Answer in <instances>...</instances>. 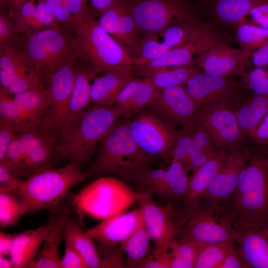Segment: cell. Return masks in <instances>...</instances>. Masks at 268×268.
<instances>
[{"label":"cell","instance_id":"6da1fadb","mask_svg":"<svg viewBox=\"0 0 268 268\" xmlns=\"http://www.w3.org/2000/svg\"><path fill=\"white\" fill-rule=\"evenodd\" d=\"M218 204L234 226L268 227V145L250 150L234 193Z\"/></svg>","mask_w":268,"mask_h":268},{"label":"cell","instance_id":"7a4b0ae2","mask_svg":"<svg viewBox=\"0 0 268 268\" xmlns=\"http://www.w3.org/2000/svg\"><path fill=\"white\" fill-rule=\"evenodd\" d=\"M120 118L121 114L114 105L93 104L88 106L67 132L58 139L56 149L59 158L67 159L80 168L89 164L97 144Z\"/></svg>","mask_w":268,"mask_h":268},{"label":"cell","instance_id":"3957f363","mask_svg":"<svg viewBox=\"0 0 268 268\" xmlns=\"http://www.w3.org/2000/svg\"><path fill=\"white\" fill-rule=\"evenodd\" d=\"M119 119L100 142L94 158L84 172L86 179L113 176L128 180L151 159L136 143L128 118Z\"/></svg>","mask_w":268,"mask_h":268},{"label":"cell","instance_id":"277c9868","mask_svg":"<svg viewBox=\"0 0 268 268\" xmlns=\"http://www.w3.org/2000/svg\"><path fill=\"white\" fill-rule=\"evenodd\" d=\"M70 30L73 32L71 40L74 57L87 63L96 74L112 69L132 70L129 51L88 14L75 20Z\"/></svg>","mask_w":268,"mask_h":268},{"label":"cell","instance_id":"5b68a950","mask_svg":"<svg viewBox=\"0 0 268 268\" xmlns=\"http://www.w3.org/2000/svg\"><path fill=\"white\" fill-rule=\"evenodd\" d=\"M81 169L69 163L59 168L44 170L23 180L15 192L21 201L22 215L44 209L52 212L57 211L68 191L87 179Z\"/></svg>","mask_w":268,"mask_h":268},{"label":"cell","instance_id":"8992f818","mask_svg":"<svg viewBox=\"0 0 268 268\" xmlns=\"http://www.w3.org/2000/svg\"><path fill=\"white\" fill-rule=\"evenodd\" d=\"M21 49L46 88L54 74L74 59L71 37L59 26L26 35Z\"/></svg>","mask_w":268,"mask_h":268},{"label":"cell","instance_id":"52a82bcc","mask_svg":"<svg viewBox=\"0 0 268 268\" xmlns=\"http://www.w3.org/2000/svg\"><path fill=\"white\" fill-rule=\"evenodd\" d=\"M128 119L132 134L141 150L150 158L161 157L168 160L178 133L176 125L148 105Z\"/></svg>","mask_w":268,"mask_h":268},{"label":"cell","instance_id":"ba28073f","mask_svg":"<svg viewBox=\"0 0 268 268\" xmlns=\"http://www.w3.org/2000/svg\"><path fill=\"white\" fill-rule=\"evenodd\" d=\"M97 179L85 188L83 205L86 211L99 219L124 212L144 193L134 191L124 180L115 176Z\"/></svg>","mask_w":268,"mask_h":268},{"label":"cell","instance_id":"9c48e42d","mask_svg":"<svg viewBox=\"0 0 268 268\" xmlns=\"http://www.w3.org/2000/svg\"><path fill=\"white\" fill-rule=\"evenodd\" d=\"M139 33H159L175 24L197 18L185 0H127Z\"/></svg>","mask_w":268,"mask_h":268},{"label":"cell","instance_id":"30bf717a","mask_svg":"<svg viewBox=\"0 0 268 268\" xmlns=\"http://www.w3.org/2000/svg\"><path fill=\"white\" fill-rule=\"evenodd\" d=\"M236 232L231 219L218 205L193 211L179 229L176 239L201 243L235 242Z\"/></svg>","mask_w":268,"mask_h":268},{"label":"cell","instance_id":"8fae6325","mask_svg":"<svg viewBox=\"0 0 268 268\" xmlns=\"http://www.w3.org/2000/svg\"><path fill=\"white\" fill-rule=\"evenodd\" d=\"M74 59L54 74L46 93L48 106L39 129L56 142L66 116L78 70Z\"/></svg>","mask_w":268,"mask_h":268},{"label":"cell","instance_id":"7c38bea8","mask_svg":"<svg viewBox=\"0 0 268 268\" xmlns=\"http://www.w3.org/2000/svg\"><path fill=\"white\" fill-rule=\"evenodd\" d=\"M230 103L219 102L204 105L198 111V120L219 150L240 145L245 135Z\"/></svg>","mask_w":268,"mask_h":268},{"label":"cell","instance_id":"4fadbf2b","mask_svg":"<svg viewBox=\"0 0 268 268\" xmlns=\"http://www.w3.org/2000/svg\"><path fill=\"white\" fill-rule=\"evenodd\" d=\"M0 88L10 94L44 87L21 49L12 43L0 45Z\"/></svg>","mask_w":268,"mask_h":268},{"label":"cell","instance_id":"5bb4252c","mask_svg":"<svg viewBox=\"0 0 268 268\" xmlns=\"http://www.w3.org/2000/svg\"><path fill=\"white\" fill-rule=\"evenodd\" d=\"M250 155V150L239 145L228 150L226 160L204 195L201 207L217 205L229 198L234 193L241 171Z\"/></svg>","mask_w":268,"mask_h":268},{"label":"cell","instance_id":"9a60e30c","mask_svg":"<svg viewBox=\"0 0 268 268\" xmlns=\"http://www.w3.org/2000/svg\"><path fill=\"white\" fill-rule=\"evenodd\" d=\"M152 194L144 192L137 201L145 228L154 248L168 246L175 239L181 226L176 213L168 205H157L152 200Z\"/></svg>","mask_w":268,"mask_h":268},{"label":"cell","instance_id":"2e32d148","mask_svg":"<svg viewBox=\"0 0 268 268\" xmlns=\"http://www.w3.org/2000/svg\"><path fill=\"white\" fill-rule=\"evenodd\" d=\"M252 52L235 49L221 40L203 54L196 57L195 64L201 71L216 76H241L246 72Z\"/></svg>","mask_w":268,"mask_h":268},{"label":"cell","instance_id":"e0dca14e","mask_svg":"<svg viewBox=\"0 0 268 268\" xmlns=\"http://www.w3.org/2000/svg\"><path fill=\"white\" fill-rule=\"evenodd\" d=\"M148 106L158 110L174 124L186 131L192 132L199 122V108L184 86L159 90Z\"/></svg>","mask_w":268,"mask_h":268},{"label":"cell","instance_id":"ac0fdd59","mask_svg":"<svg viewBox=\"0 0 268 268\" xmlns=\"http://www.w3.org/2000/svg\"><path fill=\"white\" fill-rule=\"evenodd\" d=\"M184 86L199 108L213 103H230L239 90L244 89L240 82L201 70L191 76Z\"/></svg>","mask_w":268,"mask_h":268},{"label":"cell","instance_id":"d6986e66","mask_svg":"<svg viewBox=\"0 0 268 268\" xmlns=\"http://www.w3.org/2000/svg\"><path fill=\"white\" fill-rule=\"evenodd\" d=\"M98 22L104 31L115 37L131 54L139 40V32L127 0H114L101 13Z\"/></svg>","mask_w":268,"mask_h":268},{"label":"cell","instance_id":"ffe728a7","mask_svg":"<svg viewBox=\"0 0 268 268\" xmlns=\"http://www.w3.org/2000/svg\"><path fill=\"white\" fill-rule=\"evenodd\" d=\"M227 155L228 150H219L189 177L187 193L180 207L186 219L191 213L201 207L203 196L224 164Z\"/></svg>","mask_w":268,"mask_h":268},{"label":"cell","instance_id":"44dd1931","mask_svg":"<svg viewBox=\"0 0 268 268\" xmlns=\"http://www.w3.org/2000/svg\"><path fill=\"white\" fill-rule=\"evenodd\" d=\"M143 224L141 211L137 209L104 219L85 233L97 242L119 245L125 243Z\"/></svg>","mask_w":268,"mask_h":268},{"label":"cell","instance_id":"7402d4cb","mask_svg":"<svg viewBox=\"0 0 268 268\" xmlns=\"http://www.w3.org/2000/svg\"><path fill=\"white\" fill-rule=\"evenodd\" d=\"M234 227L235 247L248 268H268V227Z\"/></svg>","mask_w":268,"mask_h":268},{"label":"cell","instance_id":"603a6c76","mask_svg":"<svg viewBox=\"0 0 268 268\" xmlns=\"http://www.w3.org/2000/svg\"><path fill=\"white\" fill-rule=\"evenodd\" d=\"M222 40L214 31L187 45L173 48L144 65L148 72L155 69L188 66L195 64L194 57L198 56Z\"/></svg>","mask_w":268,"mask_h":268},{"label":"cell","instance_id":"cb8c5ba5","mask_svg":"<svg viewBox=\"0 0 268 268\" xmlns=\"http://www.w3.org/2000/svg\"><path fill=\"white\" fill-rule=\"evenodd\" d=\"M54 228L50 218L48 223L34 229L16 235L9 254L14 268H30L44 242Z\"/></svg>","mask_w":268,"mask_h":268},{"label":"cell","instance_id":"d4e9b609","mask_svg":"<svg viewBox=\"0 0 268 268\" xmlns=\"http://www.w3.org/2000/svg\"><path fill=\"white\" fill-rule=\"evenodd\" d=\"M159 90L147 77L133 78L122 89L114 106L120 112L121 118H129L148 106Z\"/></svg>","mask_w":268,"mask_h":268},{"label":"cell","instance_id":"484cf974","mask_svg":"<svg viewBox=\"0 0 268 268\" xmlns=\"http://www.w3.org/2000/svg\"><path fill=\"white\" fill-rule=\"evenodd\" d=\"M52 213L53 215L50 218L54 222V228L44 241L30 268H62L59 250L71 210L68 204H63L57 211Z\"/></svg>","mask_w":268,"mask_h":268},{"label":"cell","instance_id":"4316f807","mask_svg":"<svg viewBox=\"0 0 268 268\" xmlns=\"http://www.w3.org/2000/svg\"><path fill=\"white\" fill-rule=\"evenodd\" d=\"M213 32L210 25L200 22L197 18L182 21L159 33L162 40L158 38L156 45L162 55L173 48L197 41Z\"/></svg>","mask_w":268,"mask_h":268},{"label":"cell","instance_id":"83f0119b","mask_svg":"<svg viewBox=\"0 0 268 268\" xmlns=\"http://www.w3.org/2000/svg\"><path fill=\"white\" fill-rule=\"evenodd\" d=\"M132 71L112 69L102 72L100 76L94 77L90 85L91 102L104 106L114 105L122 89L134 78Z\"/></svg>","mask_w":268,"mask_h":268},{"label":"cell","instance_id":"f1b7e54d","mask_svg":"<svg viewBox=\"0 0 268 268\" xmlns=\"http://www.w3.org/2000/svg\"><path fill=\"white\" fill-rule=\"evenodd\" d=\"M96 74L89 67L78 68L67 110L58 139L65 134L91 102L90 80Z\"/></svg>","mask_w":268,"mask_h":268},{"label":"cell","instance_id":"f546056e","mask_svg":"<svg viewBox=\"0 0 268 268\" xmlns=\"http://www.w3.org/2000/svg\"><path fill=\"white\" fill-rule=\"evenodd\" d=\"M60 160L56 143L32 147L25 151L15 174L25 180L36 173L54 167Z\"/></svg>","mask_w":268,"mask_h":268},{"label":"cell","instance_id":"4dcf8cb0","mask_svg":"<svg viewBox=\"0 0 268 268\" xmlns=\"http://www.w3.org/2000/svg\"><path fill=\"white\" fill-rule=\"evenodd\" d=\"M262 0H211L209 9L217 21L236 27L246 21L250 10Z\"/></svg>","mask_w":268,"mask_h":268},{"label":"cell","instance_id":"1f68e13d","mask_svg":"<svg viewBox=\"0 0 268 268\" xmlns=\"http://www.w3.org/2000/svg\"><path fill=\"white\" fill-rule=\"evenodd\" d=\"M64 239L65 242L70 244L79 253L88 268H100V259L96 243L73 218L70 217L66 223Z\"/></svg>","mask_w":268,"mask_h":268},{"label":"cell","instance_id":"d6a6232c","mask_svg":"<svg viewBox=\"0 0 268 268\" xmlns=\"http://www.w3.org/2000/svg\"><path fill=\"white\" fill-rule=\"evenodd\" d=\"M13 99L31 128L39 129L48 106L46 88L42 87L16 93Z\"/></svg>","mask_w":268,"mask_h":268},{"label":"cell","instance_id":"836d02e7","mask_svg":"<svg viewBox=\"0 0 268 268\" xmlns=\"http://www.w3.org/2000/svg\"><path fill=\"white\" fill-rule=\"evenodd\" d=\"M128 180L144 188L146 192L158 194L167 201L169 198L170 185L167 170L145 166L134 171Z\"/></svg>","mask_w":268,"mask_h":268},{"label":"cell","instance_id":"e575fe53","mask_svg":"<svg viewBox=\"0 0 268 268\" xmlns=\"http://www.w3.org/2000/svg\"><path fill=\"white\" fill-rule=\"evenodd\" d=\"M235 113L241 130L247 134L268 113V95L253 94Z\"/></svg>","mask_w":268,"mask_h":268},{"label":"cell","instance_id":"d590c367","mask_svg":"<svg viewBox=\"0 0 268 268\" xmlns=\"http://www.w3.org/2000/svg\"><path fill=\"white\" fill-rule=\"evenodd\" d=\"M195 65L157 69L146 77L160 90L173 86H184L191 76L201 70Z\"/></svg>","mask_w":268,"mask_h":268},{"label":"cell","instance_id":"8d00e7d4","mask_svg":"<svg viewBox=\"0 0 268 268\" xmlns=\"http://www.w3.org/2000/svg\"><path fill=\"white\" fill-rule=\"evenodd\" d=\"M151 240L143 223L125 243L121 245L123 252L127 256L128 268H138L147 256Z\"/></svg>","mask_w":268,"mask_h":268},{"label":"cell","instance_id":"74e56055","mask_svg":"<svg viewBox=\"0 0 268 268\" xmlns=\"http://www.w3.org/2000/svg\"><path fill=\"white\" fill-rule=\"evenodd\" d=\"M199 243L194 268H218L229 252L235 247L233 242Z\"/></svg>","mask_w":268,"mask_h":268},{"label":"cell","instance_id":"f35d334b","mask_svg":"<svg viewBox=\"0 0 268 268\" xmlns=\"http://www.w3.org/2000/svg\"><path fill=\"white\" fill-rule=\"evenodd\" d=\"M0 121L11 127L17 134L33 130L10 94L0 87Z\"/></svg>","mask_w":268,"mask_h":268},{"label":"cell","instance_id":"ab89813d","mask_svg":"<svg viewBox=\"0 0 268 268\" xmlns=\"http://www.w3.org/2000/svg\"><path fill=\"white\" fill-rule=\"evenodd\" d=\"M236 28L235 39L242 49L253 52L268 41V29L246 21Z\"/></svg>","mask_w":268,"mask_h":268},{"label":"cell","instance_id":"60d3db41","mask_svg":"<svg viewBox=\"0 0 268 268\" xmlns=\"http://www.w3.org/2000/svg\"><path fill=\"white\" fill-rule=\"evenodd\" d=\"M199 243L174 240L170 247V268H194Z\"/></svg>","mask_w":268,"mask_h":268},{"label":"cell","instance_id":"b9f144b4","mask_svg":"<svg viewBox=\"0 0 268 268\" xmlns=\"http://www.w3.org/2000/svg\"><path fill=\"white\" fill-rule=\"evenodd\" d=\"M21 201L13 192L0 193V225L4 228L15 224L22 215Z\"/></svg>","mask_w":268,"mask_h":268},{"label":"cell","instance_id":"7bdbcfd3","mask_svg":"<svg viewBox=\"0 0 268 268\" xmlns=\"http://www.w3.org/2000/svg\"><path fill=\"white\" fill-rule=\"evenodd\" d=\"M35 1L28 0L18 10L14 21L17 33L27 35L43 27L36 16Z\"/></svg>","mask_w":268,"mask_h":268},{"label":"cell","instance_id":"ee69618b","mask_svg":"<svg viewBox=\"0 0 268 268\" xmlns=\"http://www.w3.org/2000/svg\"><path fill=\"white\" fill-rule=\"evenodd\" d=\"M240 82L244 88L251 90L257 95H268V69L266 67H255L241 76Z\"/></svg>","mask_w":268,"mask_h":268},{"label":"cell","instance_id":"f6af8a7d","mask_svg":"<svg viewBox=\"0 0 268 268\" xmlns=\"http://www.w3.org/2000/svg\"><path fill=\"white\" fill-rule=\"evenodd\" d=\"M97 249L100 259V268H128L123 259L121 245H112L97 241Z\"/></svg>","mask_w":268,"mask_h":268},{"label":"cell","instance_id":"bcb514c9","mask_svg":"<svg viewBox=\"0 0 268 268\" xmlns=\"http://www.w3.org/2000/svg\"><path fill=\"white\" fill-rule=\"evenodd\" d=\"M192 145V132L178 131L173 145L169 154V159L184 160L189 155Z\"/></svg>","mask_w":268,"mask_h":268},{"label":"cell","instance_id":"7dc6e473","mask_svg":"<svg viewBox=\"0 0 268 268\" xmlns=\"http://www.w3.org/2000/svg\"><path fill=\"white\" fill-rule=\"evenodd\" d=\"M24 153L25 149L20 134H17L9 145L4 158L0 163L15 174Z\"/></svg>","mask_w":268,"mask_h":268},{"label":"cell","instance_id":"c3c4849f","mask_svg":"<svg viewBox=\"0 0 268 268\" xmlns=\"http://www.w3.org/2000/svg\"><path fill=\"white\" fill-rule=\"evenodd\" d=\"M192 138L191 152L196 150L218 149L215 146L206 130L199 121L192 132Z\"/></svg>","mask_w":268,"mask_h":268},{"label":"cell","instance_id":"681fc988","mask_svg":"<svg viewBox=\"0 0 268 268\" xmlns=\"http://www.w3.org/2000/svg\"><path fill=\"white\" fill-rule=\"evenodd\" d=\"M45 4L55 18L70 30L74 20L73 15L57 0H45Z\"/></svg>","mask_w":268,"mask_h":268},{"label":"cell","instance_id":"f907efd6","mask_svg":"<svg viewBox=\"0 0 268 268\" xmlns=\"http://www.w3.org/2000/svg\"><path fill=\"white\" fill-rule=\"evenodd\" d=\"M23 181L4 165L0 163V193L15 192L21 186Z\"/></svg>","mask_w":268,"mask_h":268},{"label":"cell","instance_id":"816d5d0a","mask_svg":"<svg viewBox=\"0 0 268 268\" xmlns=\"http://www.w3.org/2000/svg\"><path fill=\"white\" fill-rule=\"evenodd\" d=\"M65 243V254L61 259L62 268H88L79 253L70 244Z\"/></svg>","mask_w":268,"mask_h":268},{"label":"cell","instance_id":"f5cc1de1","mask_svg":"<svg viewBox=\"0 0 268 268\" xmlns=\"http://www.w3.org/2000/svg\"><path fill=\"white\" fill-rule=\"evenodd\" d=\"M17 33L15 22L11 17L1 13L0 15V45L11 43Z\"/></svg>","mask_w":268,"mask_h":268},{"label":"cell","instance_id":"db71d44e","mask_svg":"<svg viewBox=\"0 0 268 268\" xmlns=\"http://www.w3.org/2000/svg\"><path fill=\"white\" fill-rule=\"evenodd\" d=\"M247 135L258 145H268V113Z\"/></svg>","mask_w":268,"mask_h":268},{"label":"cell","instance_id":"11a10c76","mask_svg":"<svg viewBox=\"0 0 268 268\" xmlns=\"http://www.w3.org/2000/svg\"><path fill=\"white\" fill-rule=\"evenodd\" d=\"M17 134L7 123L0 121V163L5 156L7 149Z\"/></svg>","mask_w":268,"mask_h":268},{"label":"cell","instance_id":"9f6ffc18","mask_svg":"<svg viewBox=\"0 0 268 268\" xmlns=\"http://www.w3.org/2000/svg\"><path fill=\"white\" fill-rule=\"evenodd\" d=\"M37 0L38 3L36 4V16L43 26L50 27L59 26L56 22V19L47 7L45 0Z\"/></svg>","mask_w":268,"mask_h":268},{"label":"cell","instance_id":"6f0895ef","mask_svg":"<svg viewBox=\"0 0 268 268\" xmlns=\"http://www.w3.org/2000/svg\"><path fill=\"white\" fill-rule=\"evenodd\" d=\"M218 268H248L244 259L235 247L227 254Z\"/></svg>","mask_w":268,"mask_h":268},{"label":"cell","instance_id":"680465c9","mask_svg":"<svg viewBox=\"0 0 268 268\" xmlns=\"http://www.w3.org/2000/svg\"><path fill=\"white\" fill-rule=\"evenodd\" d=\"M62 5L67 8L73 15L74 20L83 18L87 13L86 12L83 0H57Z\"/></svg>","mask_w":268,"mask_h":268},{"label":"cell","instance_id":"91938a15","mask_svg":"<svg viewBox=\"0 0 268 268\" xmlns=\"http://www.w3.org/2000/svg\"><path fill=\"white\" fill-rule=\"evenodd\" d=\"M251 58L255 67L268 66V41L253 51Z\"/></svg>","mask_w":268,"mask_h":268},{"label":"cell","instance_id":"94428289","mask_svg":"<svg viewBox=\"0 0 268 268\" xmlns=\"http://www.w3.org/2000/svg\"><path fill=\"white\" fill-rule=\"evenodd\" d=\"M16 235L0 232V256L9 255Z\"/></svg>","mask_w":268,"mask_h":268},{"label":"cell","instance_id":"6125c7cd","mask_svg":"<svg viewBox=\"0 0 268 268\" xmlns=\"http://www.w3.org/2000/svg\"><path fill=\"white\" fill-rule=\"evenodd\" d=\"M92 6L101 13L114 2V0H90Z\"/></svg>","mask_w":268,"mask_h":268},{"label":"cell","instance_id":"be15d7a7","mask_svg":"<svg viewBox=\"0 0 268 268\" xmlns=\"http://www.w3.org/2000/svg\"><path fill=\"white\" fill-rule=\"evenodd\" d=\"M0 268H13L12 263L10 259L5 258V256H0Z\"/></svg>","mask_w":268,"mask_h":268},{"label":"cell","instance_id":"e7e4bbea","mask_svg":"<svg viewBox=\"0 0 268 268\" xmlns=\"http://www.w3.org/2000/svg\"><path fill=\"white\" fill-rule=\"evenodd\" d=\"M28 0H10V2L15 8L19 10Z\"/></svg>","mask_w":268,"mask_h":268},{"label":"cell","instance_id":"03108f58","mask_svg":"<svg viewBox=\"0 0 268 268\" xmlns=\"http://www.w3.org/2000/svg\"><path fill=\"white\" fill-rule=\"evenodd\" d=\"M83 0L84 1H85L86 0Z\"/></svg>","mask_w":268,"mask_h":268}]
</instances>
